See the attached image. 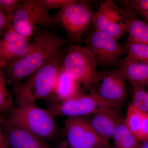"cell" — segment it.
Wrapping results in <instances>:
<instances>
[{
    "label": "cell",
    "instance_id": "obj_1",
    "mask_svg": "<svg viewBox=\"0 0 148 148\" xmlns=\"http://www.w3.org/2000/svg\"><path fill=\"white\" fill-rule=\"evenodd\" d=\"M69 43L47 28L36 27L28 52L21 58L2 68L7 83L13 86L29 77L52 55Z\"/></svg>",
    "mask_w": 148,
    "mask_h": 148
},
{
    "label": "cell",
    "instance_id": "obj_2",
    "mask_svg": "<svg viewBox=\"0 0 148 148\" xmlns=\"http://www.w3.org/2000/svg\"><path fill=\"white\" fill-rule=\"evenodd\" d=\"M65 54L61 49L27 79L14 86L16 104L24 101L46 100L52 97Z\"/></svg>",
    "mask_w": 148,
    "mask_h": 148
},
{
    "label": "cell",
    "instance_id": "obj_3",
    "mask_svg": "<svg viewBox=\"0 0 148 148\" xmlns=\"http://www.w3.org/2000/svg\"><path fill=\"white\" fill-rule=\"evenodd\" d=\"M6 119L10 124L43 141L53 138L57 132L53 116L47 110L39 107L35 101L18 103Z\"/></svg>",
    "mask_w": 148,
    "mask_h": 148
},
{
    "label": "cell",
    "instance_id": "obj_4",
    "mask_svg": "<svg viewBox=\"0 0 148 148\" xmlns=\"http://www.w3.org/2000/svg\"><path fill=\"white\" fill-rule=\"evenodd\" d=\"M95 11L86 1H77L61 8L53 17L66 32L69 43L79 42L89 30Z\"/></svg>",
    "mask_w": 148,
    "mask_h": 148
},
{
    "label": "cell",
    "instance_id": "obj_5",
    "mask_svg": "<svg viewBox=\"0 0 148 148\" xmlns=\"http://www.w3.org/2000/svg\"><path fill=\"white\" fill-rule=\"evenodd\" d=\"M98 65L86 48L72 45L65 53L61 68L85 89L90 90L99 73Z\"/></svg>",
    "mask_w": 148,
    "mask_h": 148
},
{
    "label": "cell",
    "instance_id": "obj_6",
    "mask_svg": "<svg viewBox=\"0 0 148 148\" xmlns=\"http://www.w3.org/2000/svg\"><path fill=\"white\" fill-rule=\"evenodd\" d=\"M64 132L70 147L112 148L109 140L99 135L82 117H68L64 122Z\"/></svg>",
    "mask_w": 148,
    "mask_h": 148
},
{
    "label": "cell",
    "instance_id": "obj_7",
    "mask_svg": "<svg viewBox=\"0 0 148 148\" xmlns=\"http://www.w3.org/2000/svg\"><path fill=\"white\" fill-rule=\"evenodd\" d=\"M131 15L114 1L106 0L101 3L98 11L95 12L92 24L95 30L118 40L126 34V22Z\"/></svg>",
    "mask_w": 148,
    "mask_h": 148
},
{
    "label": "cell",
    "instance_id": "obj_8",
    "mask_svg": "<svg viewBox=\"0 0 148 148\" xmlns=\"http://www.w3.org/2000/svg\"><path fill=\"white\" fill-rule=\"evenodd\" d=\"M85 47L92 53L98 65H119L121 57L125 54L124 46L108 34L93 29L87 32Z\"/></svg>",
    "mask_w": 148,
    "mask_h": 148
},
{
    "label": "cell",
    "instance_id": "obj_9",
    "mask_svg": "<svg viewBox=\"0 0 148 148\" xmlns=\"http://www.w3.org/2000/svg\"><path fill=\"white\" fill-rule=\"evenodd\" d=\"M90 90L89 94L80 92L66 101L52 104L47 110L54 118L61 116L82 117L93 114L105 107H113L99 97L92 88Z\"/></svg>",
    "mask_w": 148,
    "mask_h": 148
},
{
    "label": "cell",
    "instance_id": "obj_10",
    "mask_svg": "<svg viewBox=\"0 0 148 148\" xmlns=\"http://www.w3.org/2000/svg\"><path fill=\"white\" fill-rule=\"evenodd\" d=\"M125 81L118 69L99 72L92 89L104 101L119 108L127 95Z\"/></svg>",
    "mask_w": 148,
    "mask_h": 148
},
{
    "label": "cell",
    "instance_id": "obj_11",
    "mask_svg": "<svg viewBox=\"0 0 148 148\" xmlns=\"http://www.w3.org/2000/svg\"><path fill=\"white\" fill-rule=\"evenodd\" d=\"M18 20H26L51 30L58 27L53 16L44 7L40 0L21 1L11 15V22Z\"/></svg>",
    "mask_w": 148,
    "mask_h": 148
},
{
    "label": "cell",
    "instance_id": "obj_12",
    "mask_svg": "<svg viewBox=\"0 0 148 148\" xmlns=\"http://www.w3.org/2000/svg\"><path fill=\"white\" fill-rule=\"evenodd\" d=\"M30 43L16 33L11 25L1 40L0 66L3 68L24 56L29 50Z\"/></svg>",
    "mask_w": 148,
    "mask_h": 148
},
{
    "label": "cell",
    "instance_id": "obj_13",
    "mask_svg": "<svg viewBox=\"0 0 148 148\" xmlns=\"http://www.w3.org/2000/svg\"><path fill=\"white\" fill-rule=\"evenodd\" d=\"M90 122L95 131L103 138H112L117 126L123 120L119 108L106 107L92 114Z\"/></svg>",
    "mask_w": 148,
    "mask_h": 148
},
{
    "label": "cell",
    "instance_id": "obj_14",
    "mask_svg": "<svg viewBox=\"0 0 148 148\" xmlns=\"http://www.w3.org/2000/svg\"><path fill=\"white\" fill-rule=\"evenodd\" d=\"M6 118L1 120L10 148H52L26 130L10 124Z\"/></svg>",
    "mask_w": 148,
    "mask_h": 148
},
{
    "label": "cell",
    "instance_id": "obj_15",
    "mask_svg": "<svg viewBox=\"0 0 148 148\" xmlns=\"http://www.w3.org/2000/svg\"><path fill=\"white\" fill-rule=\"evenodd\" d=\"M119 70L133 87L145 88L148 84V64L121 59Z\"/></svg>",
    "mask_w": 148,
    "mask_h": 148
},
{
    "label": "cell",
    "instance_id": "obj_16",
    "mask_svg": "<svg viewBox=\"0 0 148 148\" xmlns=\"http://www.w3.org/2000/svg\"><path fill=\"white\" fill-rule=\"evenodd\" d=\"M80 84L61 68L53 88V95L57 102L66 101L80 93Z\"/></svg>",
    "mask_w": 148,
    "mask_h": 148
},
{
    "label": "cell",
    "instance_id": "obj_17",
    "mask_svg": "<svg viewBox=\"0 0 148 148\" xmlns=\"http://www.w3.org/2000/svg\"><path fill=\"white\" fill-rule=\"evenodd\" d=\"M125 33L128 35V41L148 44V23L138 16H129L126 22Z\"/></svg>",
    "mask_w": 148,
    "mask_h": 148
},
{
    "label": "cell",
    "instance_id": "obj_18",
    "mask_svg": "<svg viewBox=\"0 0 148 148\" xmlns=\"http://www.w3.org/2000/svg\"><path fill=\"white\" fill-rule=\"evenodd\" d=\"M112 138L115 148H138L141 143L126 127L123 120L117 126Z\"/></svg>",
    "mask_w": 148,
    "mask_h": 148
},
{
    "label": "cell",
    "instance_id": "obj_19",
    "mask_svg": "<svg viewBox=\"0 0 148 148\" xmlns=\"http://www.w3.org/2000/svg\"><path fill=\"white\" fill-rule=\"evenodd\" d=\"M15 108L13 98L7 86L2 67L0 66V117H7Z\"/></svg>",
    "mask_w": 148,
    "mask_h": 148
},
{
    "label": "cell",
    "instance_id": "obj_20",
    "mask_svg": "<svg viewBox=\"0 0 148 148\" xmlns=\"http://www.w3.org/2000/svg\"><path fill=\"white\" fill-rule=\"evenodd\" d=\"M145 114L131 103L124 120L126 127L140 142L141 126Z\"/></svg>",
    "mask_w": 148,
    "mask_h": 148
},
{
    "label": "cell",
    "instance_id": "obj_21",
    "mask_svg": "<svg viewBox=\"0 0 148 148\" xmlns=\"http://www.w3.org/2000/svg\"><path fill=\"white\" fill-rule=\"evenodd\" d=\"M124 46L126 56L123 60L148 64V44L127 41Z\"/></svg>",
    "mask_w": 148,
    "mask_h": 148
},
{
    "label": "cell",
    "instance_id": "obj_22",
    "mask_svg": "<svg viewBox=\"0 0 148 148\" xmlns=\"http://www.w3.org/2000/svg\"><path fill=\"white\" fill-rule=\"evenodd\" d=\"M119 2L121 6L135 16L148 11V0H120Z\"/></svg>",
    "mask_w": 148,
    "mask_h": 148
},
{
    "label": "cell",
    "instance_id": "obj_23",
    "mask_svg": "<svg viewBox=\"0 0 148 148\" xmlns=\"http://www.w3.org/2000/svg\"><path fill=\"white\" fill-rule=\"evenodd\" d=\"M11 26L16 33L29 41L32 37H34L36 30V26L26 20H18L12 21Z\"/></svg>",
    "mask_w": 148,
    "mask_h": 148
},
{
    "label": "cell",
    "instance_id": "obj_24",
    "mask_svg": "<svg viewBox=\"0 0 148 148\" xmlns=\"http://www.w3.org/2000/svg\"><path fill=\"white\" fill-rule=\"evenodd\" d=\"M132 103L139 110L148 114V91L145 88L133 87Z\"/></svg>",
    "mask_w": 148,
    "mask_h": 148
},
{
    "label": "cell",
    "instance_id": "obj_25",
    "mask_svg": "<svg viewBox=\"0 0 148 148\" xmlns=\"http://www.w3.org/2000/svg\"><path fill=\"white\" fill-rule=\"evenodd\" d=\"M77 0H40L47 10L62 8L66 6L75 2Z\"/></svg>",
    "mask_w": 148,
    "mask_h": 148
},
{
    "label": "cell",
    "instance_id": "obj_26",
    "mask_svg": "<svg viewBox=\"0 0 148 148\" xmlns=\"http://www.w3.org/2000/svg\"><path fill=\"white\" fill-rule=\"evenodd\" d=\"M21 1L0 0V9L11 17V15Z\"/></svg>",
    "mask_w": 148,
    "mask_h": 148
},
{
    "label": "cell",
    "instance_id": "obj_27",
    "mask_svg": "<svg viewBox=\"0 0 148 148\" xmlns=\"http://www.w3.org/2000/svg\"><path fill=\"white\" fill-rule=\"evenodd\" d=\"M11 25V17L0 9V34L3 35Z\"/></svg>",
    "mask_w": 148,
    "mask_h": 148
},
{
    "label": "cell",
    "instance_id": "obj_28",
    "mask_svg": "<svg viewBox=\"0 0 148 148\" xmlns=\"http://www.w3.org/2000/svg\"><path fill=\"white\" fill-rule=\"evenodd\" d=\"M140 141L145 142L148 140V114H145L141 128Z\"/></svg>",
    "mask_w": 148,
    "mask_h": 148
},
{
    "label": "cell",
    "instance_id": "obj_29",
    "mask_svg": "<svg viewBox=\"0 0 148 148\" xmlns=\"http://www.w3.org/2000/svg\"><path fill=\"white\" fill-rule=\"evenodd\" d=\"M3 117H0V148H10L2 123L1 119Z\"/></svg>",
    "mask_w": 148,
    "mask_h": 148
},
{
    "label": "cell",
    "instance_id": "obj_30",
    "mask_svg": "<svg viewBox=\"0 0 148 148\" xmlns=\"http://www.w3.org/2000/svg\"><path fill=\"white\" fill-rule=\"evenodd\" d=\"M138 148H148V140L141 142Z\"/></svg>",
    "mask_w": 148,
    "mask_h": 148
},
{
    "label": "cell",
    "instance_id": "obj_31",
    "mask_svg": "<svg viewBox=\"0 0 148 148\" xmlns=\"http://www.w3.org/2000/svg\"><path fill=\"white\" fill-rule=\"evenodd\" d=\"M141 16L145 18L146 21H147V23H148V11L145 12V13H143V14L141 15Z\"/></svg>",
    "mask_w": 148,
    "mask_h": 148
},
{
    "label": "cell",
    "instance_id": "obj_32",
    "mask_svg": "<svg viewBox=\"0 0 148 148\" xmlns=\"http://www.w3.org/2000/svg\"><path fill=\"white\" fill-rule=\"evenodd\" d=\"M58 148H71L70 147H66L65 145H63V144H62V145H60L59 147H58Z\"/></svg>",
    "mask_w": 148,
    "mask_h": 148
},
{
    "label": "cell",
    "instance_id": "obj_33",
    "mask_svg": "<svg viewBox=\"0 0 148 148\" xmlns=\"http://www.w3.org/2000/svg\"><path fill=\"white\" fill-rule=\"evenodd\" d=\"M2 36V35L0 34V50H1V38Z\"/></svg>",
    "mask_w": 148,
    "mask_h": 148
},
{
    "label": "cell",
    "instance_id": "obj_34",
    "mask_svg": "<svg viewBox=\"0 0 148 148\" xmlns=\"http://www.w3.org/2000/svg\"><path fill=\"white\" fill-rule=\"evenodd\" d=\"M147 86L148 87V84H147Z\"/></svg>",
    "mask_w": 148,
    "mask_h": 148
}]
</instances>
